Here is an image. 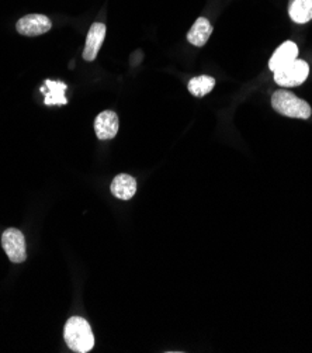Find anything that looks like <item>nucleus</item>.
<instances>
[{"mask_svg":"<svg viewBox=\"0 0 312 353\" xmlns=\"http://www.w3.org/2000/svg\"><path fill=\"white\" fill-rule=\"evenodd\" d=\"M289 14L293 21L305 24L312 20V0H290Z\"/></svg>","mask_w":312,"mask_h":353,"instance_id":"f8f14e48","label":"nucleus"},{"mask_svg":"<svg viewBox=\"0 0 312 353\" xmlns=\"http://www.w3.org/2000/svg\"><path fill=\"white\" fill-rule=\"evenodd\" d=\"M309 75V66L302 59H295L289 65L274 70V82L284 88L302 85Z\"/></svg>","mask_w":312,"mask_h":353,"instance_id":"7ed1b4c3","label":"nucleus"},{"mask_svg":"<svg viewBox=\"0 0 312 353\" xmlns=\"http://www.w3.org/2000/svg\"><path fill=\"white\" fill-rule=\"evenodd\" d=\"M113 196L120 200H129L136 193V181L127 173L117 174L110 188Z\"/></svg>","mask_w":312,"mask_h":353,"instance_id":"1a4fd4ad","label":"nucleus"},{"mask_svg":"<svg viewBox=\"0 0 312 353\" xmlns=\"http://www.w3.org/2000/svg\"><path fill=\"white\" fill-rule=\"evenodd\" d=\"M271 105L277 113L291 119L306 120L312 114L309 104L305 100L287 90L274 92L271 96Z\"/></svg>","mask_w":312,"mask_h":353,"instance_id":"f03ea898","label":"nucleus"},{"mask_svg":"<svg viewBox=\"0 0 312 353\" xmlns=\"http://www.w3.org/2000/svg\"><path fill=\"white\" fill-rule=\"evenodd\" d=\"M51 20L44 14H28L16 24L17 31L25 37H37L51 30Z\"/></svg>","mask_w":312,"mask_h":353,"instance_id":"39448f33","label":"nucleus"},{"mask_svg":"<svg viewBox=\"0 0 312 353\" xmlns=\"http://www.w3.org/2000/svg\"><path fill=\"white\" fill-rule=\"evenodd\" d=\"M63 336L74 352L86 353L94 346V335L89 323L82 316H71L65 324Z\"/></svg>","mask_w":312,"mask_h":353,"instance_id":"f257e3e1","label":"nucleus"},{"mask_svg":"<svg viewBox=\"0 0 312 353\" xmlns=\"http://www.w3.org/2000/svg\"><path fill=\"white\" fill-rule=\"evenodd\" d=\"M66 83L63 82H56V81H45V88L41 89V92L45 94L44 103L47 105H62L67 103V99L65 97V90H66Z\"/></svg>","mask_w":312,"mask_h":353,"instance_id":"9b49d317","label":"nucleus"},{"mask_svg":"<svg viewBox=\"0 0 312 353\" xmlns=\"http://www.w3.org/2000/svg\"><path fill=\"white\" fill-rule=\"evenodd\" d=\"M2 245L8 258L13 263H23L27 259L25 238L21 231L16 228H9L2 235Z\"/></svg>","mask_w":312,"mask_h":353,"instance_id":"20e7f679","label":"nucleus"},{"mask_svg":"<svg viewBox=\"0 0 312 353\" xmlns=\"http://www.w3.org/2000/svg\"><path fill=\"white\" fill-rule=\"evenodd\" d=\"M94 131L98 139H113L118 132V117L114 112H101L94 120Z\"/></svg>","mask_w":312,"mask_h":353,"instance_id":"423d86ee","label":"nucleus"},{"mask_svg":"<svg viewBox=\"0 0 312 353\" xmlns=\"http://www.w3.org/2000/svg\"><path fill=\"white\" fill-rule=\"evenodd\" d=\"M216 86V79L207 75L196 77L189 82V92L196 97H202L210 93Z\"/></svg>","mask_w":312,"mask_h":353,"instance_id":"ddd939ff","label":"nucleus"},{"mask_svg":"<svg viewBox=\"0 0 312 353\" xmlns=\"http://www.w3.org/2000/svg\"><path fill=\"white\" fill-rule=\"evenodd\" d=\"M211 34H213V24L205 17H200L196 20L193 27L187 32V40L194 47H204Z\"/></svg>","mask_w":312,"mask_h":353,"instance_id":"9d476101","label":"nucleus"},{"mask_svg":"<svg viewBox=\"0 0 312 353\" xmlns=\"http://www.w3.org/2000/svg\"><path fill=\"white\" fill-rule=\"evenodd\" d=\"M104 37H106V26L103 23H94L86 37V44H85V51H83V59L87 62H92L97 58V54L101 48V44L104 41Z\"/></svg>","mask_w":312,"mask_h":353,"instance_id":"0eeeda50","label":"nucleus"},{"mask_svg":"<svg viewBox=\"0 0 312 353\" xmlns=\"http://www.w3.org/2000/svg\"><path fill=\"white\" fill-rule=\"evenodd\" d=\"M297 57H298V47L293 41H286L274 51L273 57L269 61V68L274 72V70L280 69L289 65L290 62L295 61Z\"/></svg>","mask_w":312,"mask_h":353,"instance_id":"6e6552de","label":"nucleus"}]
</instances>
